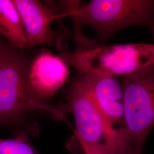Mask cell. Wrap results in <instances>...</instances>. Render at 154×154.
Returning a JSON list of instances; mask_svg holds the SVG:
<instances>
[{
    "label": "cell",
    "instance_id": "cell-1",
    "mask_svg": "<svg viewBox=\"0 0 154 154\" xmlns=\"http://www.w3.org/2000/svg\"><path fill=\"white\" fill-rule=\"evenodd\" d=\"M32 57L0 37V128L38 137L40 127L33 120L34 116L45 114L64 121L67 112L64 103L45 104L33 94L28 82Z\"/></svg>",
    "mask_w": 154,
    "mask_h": 154
},
{
    "label": "cell",
    "instance_id": "cell-2",
    "mask_svg": "<svg viewBox=\"0 0 154 154\" xmlns=\"http://www.w3.org/2000/svg\"><path fill=\"white\" fill-rule=\"evenodd\" d=\"M62 5L75 30L81 26L93 28L103 43L117 32L132 26L149 28L154 40V0H93L83 5L65 1Z\"/></svg>",
    "mask_w": 154,
    "mask_h": 154
},
{
    "label": "cell",
    "instance_id": "cell-3",
    "mask_svg": "<svg viewBox=\"0 0 154 154\" xmlns=\"http://www.w3.org/2000/svg\"><path fill=\"white\" fill-rule=\"evenodd\" d=\"M124 93V122L118 131L128 154H143L154 127V63L121 76Z\"/></svg>",
    "mask_w": 154,
    "mask_h": 154
},
{
    "label": "cell",
    "instance_id": "cell-4",
    "mask_svg": "<svg viewBox=\"0 0 154 154\" xmlns=\"http://www.w3.org/2000/svg\"><path fill=\"white\" fill-rule=\"evenodd\" d=\"M66 110L75 123L74 135L79 143L103 147L109 154H126L118 130L112 126L80 75L65 90Z\"/></svg>",
    "mask_w": 154,
    "mask_h": 154
},
{
    "label": "cell",
    "instance_id": "cell-5",
    "mask_svg": "<svg viewBox=\"0 0 154 154\" xmlns=\"http://www.w3.org/2000/svg\"><path fill=\"white\" fill-rule=\"evenodd\" d=\"M59 55L78 74L124 76L154 63V44L99 46L81 51H63Z\"/></svg>",
    "mask_w": 154,
    "mask_h": 154
},
{
    "label": "cell",
    "instance_id": "cell-6",
    "mask_svg": "<svg viewBox=\"0 0 154 154\" xmlns=\"http://www.w3.org/2000/svg\"><path fill=\"white\" fill-rule=\"evenodd\" d=\"M20 15L26 35L28 49L40 45L60 47L62 42L58 34L52 28L53 23L62 16H66L63 11H59L51 2L46 4L37 0H13Z\"/></svg>",
    "mask_w": 154,
    "mask_h": 154
},
{
    "label": "cell",
    "instance_id": "cell-7",
    "mask_svg": "<svg viewBox=\"0 0 154 154\" xmlns=\"http://www.w3.org/2000/svg\"><path fill=\"white\" fill-rule=\"evenodd\" d=\"M70 75L69 66L60 55L48 50L32 57L28 70V82L35 97L45 104L65 84Z\"/></svg>",
    "mask_w": 154,
    "mask_h": 154
},
{
    "label": "cell",
    "instance_id": "cell-8",
    "mask_svg": "<svg viewBox=\"0 0 154 154\" xmlns=\"http://www.w3.org/2000/svg\"><path fill=\"white\" fill-rule=\"evenodd\" d=\"M78 74L112 126L116 128L115 125L119 124L121 128L124 122V93L118 77L92 73Z\"/></svg>",
    "mask_w": 154,
    "mask_h": 154
},
{
    "label": "cell",
    "instance_id": "cell-9",
    "mask_svg": "<svg viewBox=\"0 0 154 154\" xmlns=\"http://www.w3.org/2000/svg\"><path fill=\"white\" fill-rule=\"evenodd\" d=\"M0 37L17 49H28L22 20L13 0H0Z\"/></svg>",
    "mask_w": 154,
    "mask_h": 154
},
{
    "label": "cell",
    "instance_id": "cell-10",
    "mask_svg": "<svg viewBox=\"0 0 154 154\" xmlns=\"http://www.w3.org/2000/svg\"><path fill=\"white\" fill-rule=\"evenodd\" d=\"M14 137L0 138V154H40L30 141L26 132H14Z\"/></svg>",
    "mask_w": 154,
    "mask_h": 154
},
{
    "label": "cell",
    "instance_id": "cell-11",
    "mask_svg": "<svg viewBox=\"0 0 154 154\" xmlns=\"http://www.w3.org/2000/svg\"><path fill=\"white\" fill-rule=\"evenodd\" d=\"M82 148L84 154H109L106 149L103 147L88 146L83 143H79Z\"/></svg>",
    "mask_w": 154,
    "mask_h": 154
}]
</instances>
